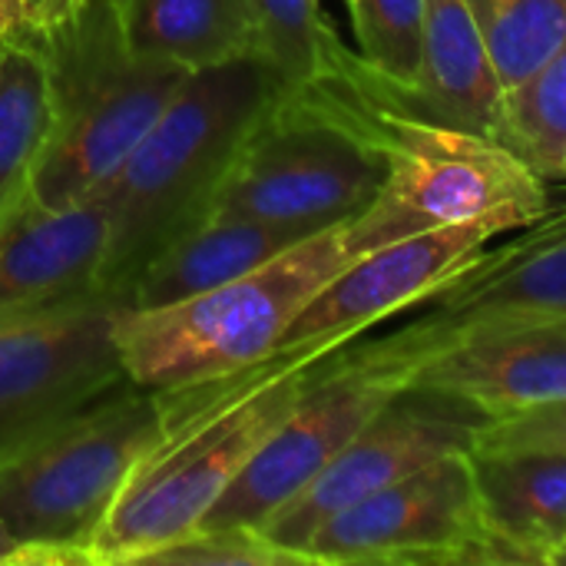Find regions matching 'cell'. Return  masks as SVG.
<instances>
[{
	"label": "cell",
	"instance_id": "obj_1",
	"mask_svg": "<svg viewBox=\"0 0 566 566\" xmlns=\"http://www.w3.org/2000/svg\"><path fill=\"white\" fill-rule=\"evenodd\" d=\"M328 345H279L255 365L166 385L159 438L103 514L93 566H143L196 531L252 454L295 408Z\"/></svg>",
	"mask_w": 566,
	"mask_h": 566
},
{
	"label": "cell",
	"instance_id": "obj_2",
	"mask_svg": "<svg viewBox=\"0 0 566 566\" xmlns=\"http://www.w3.org/2000/svg\"><path fill=\"white\" fill-rule=\"evenodd\" d=\"M285 90L289 83L265 56L189 73L153 129L96 192L109 222L99 289L123 308L143 265L212 216L242 149Z\"/></svg>",
	"mask_w": 566,
	"mask_h": 566
},
{
	"label": "cell",
	"instance_id": "obj_3",
	"mask_svg": "<svg viewBox=\"0 0 566 566\" xmlns=\"http://www.w3.org/2000/svg\"><path fill=\"white\" fill-rule=\"evenodd\" d=\"M411 232L418 226L378 192L355 216L298 239L216 292L166 308H123L116 342L129 381L166 388L262 361L352 262Z\"/></svg>",
	"mask_w": 566,
	"mask_h": 566
},
{
	"label": "cell",
	"instance_id": "obj_4",
	"mask_svg": "<svg viewBox=\"0 0 566 566\" xmlns=\"http://www.w3.org/2000/svg\"><path fill=\"white\" fill-rule=\"evenodd\" d=\"M298 90L355 126L381 153L388 166L381 196L418 229L484 219L524 229L554 209L547 179L521 156L484 133L411 113L358 50H345L332 73Z\"/></svg>",
	"mask_w": 566,
	"mask_h": 566
},
{
	"label": "cell",
	"instance_id": "obj_5",
	"mask_svg": "<svg viewBox=\"0 0 566 566\" xmlns=\"http://www.w3.org/2000/svg\"><path fill=\"white\" fill-rule=\"evenodd\" d=\"M33 36L53 90V129L33 169V196L46 206H70L106 186L189 73L136 53L113 0H83Z\"/></svg>",
	"mask_w": 566,
	"mask_h": 566
},
{
	"label": "cell",
	"instance_id": "obj_6",
	"mask_svg": "<svg viewBox=\"0 0 566 566\" xmlns=\"http://www.w3.org/2000/svg\"><path fill=\"white\" fill-rule=\"evenodd\" d=\"M163 388L123 381L0 458V521L13 566H93L90 541L126 478L159 438Z\"/></svg>",
	"mask_w": 566,
	"mask_h": 566
},
{
	"label": "cell",
	"instance_id": "obj_7",
	"mask_svg": "<svg viewBox=\"0 0 566 566\" xmlns=\"http://www.w3.org/2000/svg\"><path fill=\"white\" fill-rule=\"evenodd\" d=\"M381 153L342 116L289 86L242 149L212 212L318 232L385 189Z\"/></svg>",
	"mask_w": 566,
	"mask_h": 566
},
{
	"label": "cell",
	"instance_id": "obj_8",
	"mask_svg": "<svg viewBox=\"0 0 566 566\" xmlns=\"http://www.w3.org/2000/svg\"><path fill=\"white\" fill-rule=\"evenodd\" d=\"M103 289L0 308V458L129 381Z\"/></svg>",
	"mask_w": 566,
	"mask_h": 566
},
{
	"label": "cell",
	"instance_id": "obj_9",
	"mask_svg": "<svg viewBox=\"0 0 566 566\" xmlns=\"http://www.w3.org/2000/svg\"><path fill=\"white\" fill-rule=\"evenodd\" d=\"M566 315V202L488 249L468 272L424 302V312L381 338H355L358 352L411 385L431 358L491 332Z\"/></svg>",
	"mask_w": 566,
	"mask_h": 566
},
{
	"label": "cell",
	"instance_id": "obj_10",
	"mask_svg": "<svg viewBox=\"0 0 566 566\" xmlns=\"http://www.w3.org/2000/svg\"><path fill=\"white\" fill-rule=\"evenodd\" d=\"M312 566H504L491 544L471 454H448L325 521Z\"/></svg>",
	"mask_w": 566,
	"mask_h": 566
},
{
	"label": "cell",
	"instance_id": "obj_11",
	"mask_svg": "<svg viewBox=\"0 0 566 566\" xmlns=\"http://www.w3.org/2000/svg\"><path fill=\"white\" fill-rule=\"evenodd\" d=\"M408 385L371 365L355 342L322 358L315 378L206 514V527H262L298 497ZM199 524V527H202Z\"/></svg>",
	"mask_w": 566,
	"mask_h": 566
},
{
	"label": "cell",
	"instance_id": "obj_12",
	"mask_svg": "<svg viewBox=\"0 0 566 566\" xmlns=\"http://www.w3.org/2000/svg\"><path fill=\"white\" fill-rule=\"evenodd\" d=\"M484 421V415L451 395L408 385L298 497L272 514L262 531L279 547L305 557L308 537L345 507L448 454H471Z\"/></svg>",
	"mask_w": 566,
	"mask_h": 566
},
{
	"label": "cell",
	"instance_id": "obj_13",
	"mask_svg": "<svg viewBox=\"0 0 566 566\" xmlns=\"http://www.w3.org/2000/svg\"><path fill=\"white\" fill-rule=\"evenodd\" d=\"M514 232L507 222L431 226L371 249L352 262L289 328L282 345L342 348L398 312L424 305L461 272H468L488 245Z\"/></svg>",
	"mask_w": 566,
	"mask_h": 566
},
{
	"label": "cell",
	"instance_id": "obj_14",
	"mask_svg": "<svg viewBox=\"0 0 566 566\" xmlns=\"http://www.w3.org/2000/svg\"><path fill=\"white\" fill-rule=\"evenodd\" d=\"M411 385L451 395L484 418L566 401V315L464 342L411 375Z\"/></svg>",
	"mask_w": 566,
	"mask_h": 566
},
{
	"label": "cell",
	"instance_id": "obj_15",
	"mask_svg": "<svg viewBox=\"0 0 566 566\" xmlns=\"http://www.w3.org/2000/svg\"><path fill=\"white\" fill-rule=\"evenodd\" d=\"M106 209L96 196L46 206L20 196L0 216V308L43 305L99 289L106 255Z\"/></svg>",
	"mask_w": 566,
	"mask_h": 566
},
{
	"label": "cell",
	"instance_id": "obj_16",
	"mask_svg": "<svg viewBox=\"0 0 566 566\" xmlns=\"http://www.w3.org/2000/svg\"><path fill=\"white\" fill-rule=\"evenodd\" d=\"M481 521L504 566H557L566 551V454L471 451Z\"/></svg>",
	"mask_w": 566,
	"mask_h": 566
},
{
	"label": "cell",
	"instance_id": "obj_17",
	"mask_svg": "<svg viewBox=\"0 0 566 566\" xmlns=\"http://www.w3.org/2000/svg\"><path fill=\"white\" fill-rule=\"evenodd\" d=\"M312 232L212 212L156 252L126 292V308H166L229 285Z\"/></svg>",
	"mask_w": 566,
	"mask_h": 566
},
{
	"label": "cell",
	"instance_id": "obj_18",
	"mask_svg": "<svg viewBox=\"0 0 566 566\" xmlns=\"http://www.w3.org/2000/svg\"><path fill=\"white\" fill-rule=\"evenodd\" d=\"M388 90L418 116L491 133V119L501 99V80L494 73L484 27L468 0H424L421 33V73L411 93Z\"/></svg>",
	"mask_w": 566,
	"mask_h": 566
},
{
	"label": "cell",
	"instance_id": "obj_19",
	"mask_svg": "<svg viewBox=\"0 0 566 566\" xmlns=\"http://www.w3.org/2000/svg\"><path fill=\"white\" fill-rule=\"evenodd\" d=\"M126 43L186 73L262 56L255 0H113Z\"/></svg>",
	"mask_w": 566,
	"mask_h": 566
},
{
	"label": "cell",
	"instance_id": "obj_20",
	"mask_svg": "<svg viewBox=\"0 0 566 566\" xmlns=\"http://www.w3.org/2000/svg\"><path fill=\"white\" fill-rule=\"evenodd\" d=\"M53 129V90L36 36L3 46L0 60V216L33 189V169Z\"/></svg>",
	"mask_w": 566,
	"mask_h": 566
},
{
	"label": "cell",
	"instance_id": "obj_21",
	"mask_svg": "<svg viewBox=\"0 0 566 566\" xmlns=\"http://www.w3.org/2000/svg\"><path fill=\"white\" fill-rule=\"evenodd\" d=\"M491 139L521 156L541 179L566 176V43L517 86L504 90L491 119Z\"/></svg>",
	"mask_w": 566,
	"mask_h": 566
},
{
	"label": "cell",
	"instance_id": "obj_22",
	"mask_svg": "<svg viewBox=\"0 0 566 566\" xmlns=\"http://www.w3.org/2000/svg\"><path fill=\"white\" fill-rule=\"evenodd\" d=\"M255 10L262 20V56L289 86L332 73L348 50L318 0H255Z\"/></svg>",
	"mask_w": 566,
	"mask_h": 566
},
{
	"label": "cell",
	"instance_id": "obj_23",
	"mask_svg": "<svg viewBox=\"0 0 566 566\" xmlns=\"http://www.w3.org/2000/svg\"><path fill=\"white\" fill-rule=\"evenodd\" d=\"M484 40L501 90H511L566 43V0H501Z\"/></svg>",
	"mask_w": 566,
	"mask_h": 566
},
{
	"label": "cell",
	"instance_id": "obj_24",
	"mask_svg": "<svg viewBox=\"0 0 566 566\" xmlns=\"http://www.w3.org/2000/svg\"><path fill=\"white\" fill-rule=\"evenodd\" d=\"M348 13L358 56L398 93H411L421 73L424 0H355Z\"/></svg>",
	"mask_w": 566,
	"mask_h": 566
},
{
	"label": "cell",
	"instance_id": "obj_25",
	"mask_svg": "<svg viewBox=\"0 0 566 566\" xmlns=\"http://www.w3.org/2000/svg\"><path fill=\"white\" fill-rule=\"evenodd\" d=\"M143 566H308L302 554L279 547L262 527H196L149 554Z\"/></svg>",
	"mask_w": 566,
	"mask_h": 566
},
{
	"label": "cell",
	"instance_id": "obj_26",
	"mask_svg": "<svg viewBox=\"0 0 566 566\" xmlns=\"http://www.w3.org/2000/svg\"><path fill=\"white\" fill-rule=\"evenodd\" d=\"M474 451L481 454H501V451H554L566 454V401L488 418L478 431Z\"/></svg>",
	"mask_w": 566,
	"mask_h": 566
},
{
	"label": "cell",
	"instance_id": "obj_27",
	"mask_svg": "<svg viewBox=\"0 0 566 566\" xmlns=\"http://www.w3.org/2000/svg\"><path fill=\"white\" fill-rule=\"evenodd\" d=\"M33 33V0H0V43Z\"/></svg>",
	"mask_w": 566,
	"mask_h": 566
},
{
	"label": "cell",
	"instance_id": "obj_28",
	"mask_svg": "<svg viewBox=\"0 0 566 566\" xmlns=\"http://www.w3.org/2000/svg\"><path fill=\"white\" fill-rule=\"evenodd\" d=\"M70 10H73V0H33V30L63 20Z\"/></svg>",
	"mask_w": 566,
	"mask_h": 566
},
{
	"label": "cell",
	"instance_id": "obj_29",
	"mask_svg": "<svg viewBox=\"0 0 566 566\" xmlns=\"http://www.w3.org/2000/svg\"><path fill=\"white\" fill-rule=\"evenodd\" d=\"M17 551H20V544L13 541V534L3 527V521H0V566H13L17 564Z\"/></svg>",
	"mask_w": 566,
	"mask_h": 566
},
{
	"label": "cell",
	"instance_id": "obj_30",
	"mask_svg": "<svg viewBox=\"0 0 566 566\" xmlns=\"http://www.w3.org/2000/svg\"><path fill=\"white\" fill-rule=\"evenodd\" d=\"M468 3H471V10L478 13V20H481V27H484V20L497 10L501 0H468Z\"/></svg>",
	"mask_w": 566,
	"mask_h": 566
},
{
	"label": "cell",
	"instance_id": "obj_31",
	"mask_svg": "<svg viewBox=\"0 0 566 566\" xmlns=\"http://www.w3.org/2000/svg\"><path fill=\"white\" fill-rule=\"evenodd\" d=\"M557 566H566V551L560 554V557H557Z\"/></svg>",
	"mask_w": 566,
	"mask_h": 566
},
{
	"label": "cell",
	"instance_id": "obj_32",
	"mask_svg": "<svg viewBox=\"0 0 566 566\" xmlns=\"http://www.w3.org/2000/svg\"><path fill=\"white\" fill-rule=\"evenodd\" d=\"M80 3H83V0H73V10H76V7H80ZM73 10H70V13H73Z\"/></svg>",
	"mask_w": 566,
	"mask_h": 566
},
{
	"label": "cell",
	"instance_id": "obj_33",
	"mask_svg": "<svg viewBox=\"0 0 566 566\" xmlns=\"http://www.w3.org/2000/svg\"><path fill=\"white\" fill-rule=\"evenodd\" d=\"M342 3H345V7H352V3H355V0H342Z\"/></svg>",
	"mask_w": 566,
	"mask_h": 566
},
{
	"label": "cell",
	"instance_id": "obj_34",
	"mask_svg": "<svg viewBox=\"0 0 566 566\" xmlns=\"http://www.w3.org/2000/svg\"><path fill=\"white\" fill-rule=\"evenodd\" d=\"M3 46H7V43H0V60H3Z\"/></svg>",
	"mask_w": 566,
	"mask_h": 566
},
{
	"label": "cell",
	"instance_id": "obj_35",
	"mask_svg": "<svg viewBox=\"0 0 566 566\" xmlns=\"http://www.w3.org/2000/svg\"><path fill=\"white\" fill-rule=\"evenodd\" d=\"M564 182H566V176H564Z\"/></svg>",
	"mask_w": 566,
	"mask_h": 566
}]
</instances>
